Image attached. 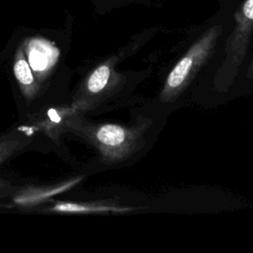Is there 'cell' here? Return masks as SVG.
<instances>
[{
  "label": "cell",
  "mask_w": 253,
  "mask_h": 253,
  "mask_svg": "<svg viewBox=\"0 0 253 253\" xmlns=\"http://www.w3.org/2000/svg\"><path fill=\"white\" fill-rule=\"evenodd\" d=\"M247 77L249 79H253V58L251 60V63L248 67V70H247Z\"/></svg>",
  "instance_id": "10"
},
{
  "label": "cell",
  "mask_w": 253,
  "mask_h": 253,
  "mask_svg": "<svg viewBox=\"0 0 253 253\" xmlns=\"http://www.w3.org/2000/svg\"><path fill=\"white\" fill-rule=\"evenodd\" d=\"M56 211H71V212H97V211H124L131 209H120L109 205L97 204H73V203H59L51 208Z\"/></svg>",
  "instance_id": "9"
},
{
  "label": "cell",
  "mask_w": 253,
  "mask_h": 253,
  "mask_svg": "<svg viewBox=\"0 0 253 253\" xmlns=\"http://www.w3.org/2000/svg\"><path fill=\"white\" fill-rule=\"evenodd\" d=\"M234 26L226 40L224 58L214 78L215 85L225 89L234 80L243 63L253 32V0H244L233 16Z\"/></svg>",
  "instance_id": "3"
},
{
  "label": "cell",
  "mask_w": 253,
  "mask_h": 253,
  "mask_svg": "<svg viewBox=\"0 0 253 253\" xmlns=\"http://www.w3.org/2000/svg\"><path fill=\"white\" fill-rule=\"evenodd\" d=\"M68 131L78 134L92 142L107 162H115L125 158L136 141V133L126 127L115 124L92 125L76 113L72 118Z\"/></svg>",
  "instance_id": "2"
},
{
  "label": "cell",
  "mask_w": 253,
  "mask_h": 253,
  "mask_svg": "<svg viewBox=\"0 0 253 253\" xmlns=\"http://www.w3.org/2000/svg\"><path fill=\"white\" fill-rule=\"evenodd\" d=\"M13 70L23 96L28 100L36 98L40 91V83L28 61L23 47H20L15 54Z\"/></svg>",
  "instance_id": "6"
},
{
  "label": "cell",
  "mask_w": 253,
  "mask_h": 253,
  "mask_svg": "<svg viewBox=\"0 0 253 253\" xmlns=\"http://www.w3.org/2000/svg\"><path fill=\"white\" fill-rule=\"evenodd\" d=\"M77 111L70 108H51L34 116L31 121L37 128L43 130L54 141L68 131V126Z\"/></svg>",
  "instance_id": "5"
},
{
  "label": "cell",
  "mask_w": 253,
  "mask_h": 253,
  "mask_svg": "<svg viewBox=\"0 0 253 253\" xmlns=\"http://www.w3.org/2000/svg\"><path fill=\"white\" fill-rule=\"evenodd\" d=\"M28 54V61L37 78L39 76L41 78L46 77L57 57L56 49L53 46H50L48 42L40 43V42L31 43Z\"/></svg>",
  "instance_id": "7"
},
{
  "label": "cell",
  "mask_w": 253,
  "mask_h": 253,
  "mask_svg": "<svg viewBox=\"0 0 253 253\" xmlns=\"http://www.w3.org/2000/svg\"><path fill=\"white\" fill-rule=\"evenodd\" d=\"M222 32V25L212 26L188 48L166 78L160 93L163 102L174 100L186 89L196 72L212 53Z\"/></svg>",
  "instance_id": "1"
},
{
  "label": "cell",
  "mask_w": 253,
  "mask_h": 253,
  "mask_svg": "<svg viewBox=\"0 0 253 253\" xmlns=\"http://www.w3.org/2000/svg\"><path fill=\"white\" fill-rule=\"evenodd\" d=\"M114 64L115 60L110 58L96 66L86 76L73 96L71 105L73 110L82 113L103 99L115 80Z\"/></svg>",
  "instance_id": "4"
},
{
  "label": "cell",
  "mask_w": 253,
  "mask_h": 253,
  "mask_svg": "<svg viewBox=\"0 0 253 253\" xmlns=\"http://www.w3.org/2000/svg\"><path fill=\"white\" fill-rule=\"evenodd\" d=\"M32 141V136L26 132L13 131L0 137V164L13 155L15 152L21 150ZM9 183L0 179V193L7 191Z\"/></svg>",
  "instance_id": "8"
}]
</instances>
